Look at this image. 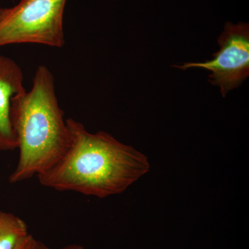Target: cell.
Instances as JSON below:
<instances>
[{"label": "cell", "mask_w": 249, "mask_h": 249, "mask_svg": "<svg viewBox=\"0 0 249 249\" xmlns=\"http://www.w3.org/2000/svg\"><path fill=\"white\" fill-rule=\"evenodd\" d=\"M66 122L70 147L56 164L37 175L42 186L106 198L124 193L148 173L147 157L133 147L107 132L90 133L74 119Z\"/></svg>", "instance_id": "6da1fadb"}, {"label": "cell", "mask_w": 249, "mask_h": 249, "mask_svg": "<svg viewBox=\"0 0 249 249\" xmlns=\"http://www.w3.org/2000/svg\"><path fill=\"white\" fill-rule=\"evenodd\" d=\"M11 119L19 156L10 183L45 173L68 150L70 130L55 94L53 74L47 67H37L30 91L13 98Z\"/></svg>", "instance_id": "7a4b0ae2"}, {"label": "cell", "mask_w": 249, "mask_h": 249, "mask_svg": "<svg viewBox=\"0 0 249 249\" xmlns=\"http://www.w3.org/2000/svg\"><path fill=\"white\" fill-rule=\"evenodd\" d=\"M67 1L19 0L12 7L0 8V47L29 43L61 48Z\"/></svg>", "instance_id": "3957f363"}, {"label": "cell", "mask_w": 249, "mask_h": 249, "mask_svg": "<svg viewBox=\"0 0 249 249\" xmlns=\"http://www.w3.org/2000/svg\"><path fill=\"white\" fill-rule=\"evenodd\" d=\"M219 50L213 58L203 62H186L176 68H203L211 72V84L220 88L223 97L238 88L249 76V25L248 23L234 24L227 22L218 37Z\"/></svg>", "instance_id": "277c9868"}, {"label": "cell", "mask_w": 249, "mask_h": 249, "mask_svg": "<svg viewBox=\"0 0 249 249\" xmlns=\"http://www.w3.org/2000/svg\"><path fill=\"white\" fill-rule=\"evenodd\" d=\"M22 69L12 59L0 55V151L18 149L11 119L13 98L25 91Z\"/></svg>", "instance_id": "5b68a950"}, {"label": "cell", "mask_w": 249, "mask_h": 249, "mask_svg": "<svg viewBox=\"0 0 249 249\" xmlns=\"http://www.w3.org/2000/svg\"><path fill=\"white\" fill-rule=\"evenodd\" d=\"M29 233L27 224L22 218L0 211V249H14Z\"/></svg>", "instance_id": "8992f818"}, {"label": "cell", "mask_w": 249, "mask_h": 249, "mask_svg": "<svg viewBox=\"0 0 249 249\" xmlns=\"http://www.w3.org/2000/svg\"><path fill=\"white\" fill-rule=\"evenodd\" d=\"M36 242L34 236L29 233L18 242L14 249H34Z\"/></svg>", "instance_id": "52a82bcc"}, {"label": "cell", "mask_w": 249, "mask_h": 249, "mask_svg": "<svg viewBox=\"0 0 249 249\" xmlns=\"http://www.w3.org/2000/svg\"><path fill=\"white\" fill-rule=\"evenodd\" d=\"M34 249H53L49 248V247H47V245H45V244L42 243L40 241L36 240L35 247H34ZM61 249H85L84 247L83 246L79 245H67L66 247H64Z\"/></svg>", "instance_id": "ba28073f"}]
</instances>
